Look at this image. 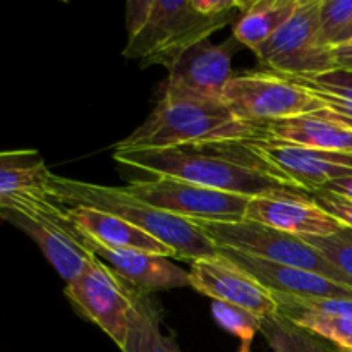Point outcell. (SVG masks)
<instances>
[{"label":"cell","instance_id":"1","mask_svg":"<svg viewBox=\"0 0 352 352\" xmlns=\"http://www.w3.org/2000/svg\"><path fill=\"white\" fill-rule=\"evenodd\" d=\"M113 160L151 175L181 179L246 198L265 195L309 196L268 162L251 141L222 140L167 150L113 151Z\"/></svg>","mask_w":352,"mask_h":352},{"label":"cell","instance_id":"2","mask_svg":"<svg viewBox=\"0 0 352 352\" xmlns=\"http://www.w3.org/2000/svg\"><path fill=\"white\" fill-rule=\"evenodd\" d=\"M222 140H267V127L236 119L222 100L164 86L150 116L113 151L167 150Z\"/></svg>","mask_w":352,"mask_h":352},{"label":"cell","instance_id":"3","mask_svg":"<svg viewBox=\"0 0 352 352\" xmlns=\"http://www.w3.org/2000/svg\"><path fill=\"white\" fill-rule=\"evenodd\" d=\"M47 196L65 206H88L112 213L136 229L155 237L168 248L179 260L196 261L201 258H219L220 251L201 227L191 220L146 205L131 196L126 188L93 184L79 179L52 174Z\"/></svg>","mask_w":352,"mask_h":352},{"label":"cell","instance_id":"4","mask_svg":"<svg viewBox=\"0 0 352 352\" xmlns=\"http://www.w3.org/2000/svg\"><path fill=\"white\" fill-rule=\"evenodd\" d=\"M232 16H206L195 0H131L127 2L126 58L140 67L164 65L170 71L186 50L230 24Z\"/></svg>","mask_w":352,"mask_h":352},{"label":"cell","instance_id":"5","mask_svg":"<svg viewBox=\"0 0 352 352\" xmlns=\"http://www.w3.org/2000/svg\"><path fill=\"white\" fill-rule=\"evenodd\" d=\"M0 219L30 236L65 284L96 258L89 241L79 232L67 212L47 195H16L0 199Z\"/></svg>","mask_w":352,"mask_h":352},{"label":"cell","instance_id":"6","mask_svg":"<svg viewBox=\"0 0 352 352\" xmlns=\"http://www.w3.org/2000/svg\"><path fill=\"white\" fill-rule=\"evenodd\" d=\"M195 223L205 230L217 248H227L272 263L315 272L337 284L352 289V278L333 267L320 251L309 246L301 237L250 220Z\"/></svg>","mask_w":352,"mask_h":352},{"label":"cell","instance_id":"7","mask_svg":"<svg viewBox=\"0 0 352 352\" xmlns=\"http://www.w3.org/2000/svg\"><path fill=\"white\" fill-rule=\"evenodd\" d=\"M222 102L236 119L265 127L275 120L308 116L325 109L311 89L278 72L234 76L223 89Z\"/></svg>","mask_w":352,"mask_h":352},{"label":"cell","instance_id":"8","mask_svg":"<svg viewBox=\"0 0 352 352\" xmlns=\"http://www.w3.org/2000/svg\"><path fill=\"white\" fill-rule=\"evenodd\" d=\"M320 2L299 0L292 16L258 50V60L292 78H315L337 69L333 48L320 43Z\"/></svg>","mask_w":352,"mask_h":352},{"label":"cell","instance_id":"9","mask_svg":"<svg viewBox=\"0 0 352 352\" xmlns=\"http://www.w3.org/2000/svg\"><path fill=\"white\" fill-rule=\"evenodd\" d=\"M126 191L146 205L191 222H241L251 199L165 175L131 181Z\"/></svg>","mask_w":352,"mask_h":352},{"label":"cell","instance_id":"10","mask_svg":"<svg viewBox=\"0 0 352 352\" xmlns=\"http://www.w3.org/2000/svg\"><path fill=\"white\" fill-rule=\"evenodd\" d=\"M65 298L79 315L95 323L122 347L134 308V289L120 280L98 256L93 258L78 278L65 284Z\"/></svg>","mask_w":352,"mask_h":352},{"label":"cell","instance_id":"11","mask_svg":"<svg viewBox=\"0 0 352 352\" xmlns=\"http://www.w3.org/2000/svg\"><path fill=\"white\" fill-rule=\"evenodd\" d=\"M189 280L199 294L246 309L260 320L278 313L274 294L246 272L227 261L222 254L219 258L192 261Z\"/></svg>","mask_w":352,"mask_h":352},{"label":"cell","instance_id":"12","mask_svg":"<svg viewBox=\"0 0 352 352\" xmlns=\"http://www.w3.org/2000/svg\"><path fill=\"white\" fill-rule=\"evenodd\" d=\"M254 148L296 186L313 195L337 179L352 175V155L313 150L277 140H254Z\"/></svg>","mask_w":352,"mask_h":352},{"label":"cell","instance_id":"13","mask_svg":"<svg viewBox=\"0 0 352 352\" xmlns=\"http://www.w3.org/2000/svg\"><path fill=\"white\" fill-rule=\"evenodd\" d=\"M237 48L239 43L234 36L222 45H213L210 40L192 45L168 71L165 86L222 100L223 89L234 78L232 55Z\"/></svg>","mask_w":352,"mask_h":352},{"label":"cell","instance_id":"14","mask_svg":"<svg viewBox=\"0 0 352 352\" xmlns=\"http://www.w3.org/2000/svg\"><path fill=\"white\" fill-rule=\"evenodd\" d=\"M244 220L298 237L330 236L342 227L339 220L320 208L311 196L301 195H265L251 198Z\"/></svg>","mask_w":352,"mask_h":352},{"label":"cell","instance_id":"15","mask_svg":"<svg viewBox=\"0 0 352 352\" xmlns=\"http://www.w3.org/2000/svg\"><path fill=\"white\" fill-rule=\"evenodd\" d=\"M219 251L227 261L246 272L274 294L294 298H352L351 287L337 284L315 272L272 263L227 248H219Z\"/></svg>","mask_w":352,"mask_h":352},{"label":"cell","instance_id":"16","mask_svg":"<svg viewBox=\"0 0 352 352\" xmlns=\"http://www.w3.org/2000/svg\"><path fill=\"white\" fill-rule=\"evenodd\" d=\"M93 253L131 289L140 292L191 287L189 272L168 256L136 250H109L89 243Z\"/></svg>","mask_w":352,"mask_h":352},{"label":"cell","instance_id":"17","mask_svg":"<svg viewBox=\"0 0 352 352\" xmlns=\"http://www.w3.org/2000/svg\"><path fill=\"white\" fill-rule=\"evenodd\" d=\"M65 212L79 232L96 246L109 248V250L146 251V253L174 258L172 251L165 244L112 213L100 212L88 206H69Z\"/></svg>","mask_w":352,"mask_h":352},{"label":"cell","instance_id":"18","mask_svg":"<svg viewBox=\"0 0 352 352\" xmlns=\"http://www.w3.org/2000/svg\"><path fill=\"white\" fill-rule=\"evenodd\" d=\"M268 140L284 141L313 150L352 155V129L337 122L322 110L308 116L267 124Z\"/></svg>","mask_w":352,"mask_h":352},{"label":"cell","instance_id":"19","mask_svg":"<svg viewBox=\"0 0 352 352\" xmlns=\"http://www.w3.org/2000/svg\"><path fill=\"white\" fill-rule=\"evenodd\" d=\"M52 174L38 150L0 151V199L16 195H47Z\"/></svg>","mask_w":352,"mask_h":352},{"label":"cell","instance_id":"20","mask_svg":"<svg viewBox=\"0 0 352 352\" xmlns=\"http://www.w3.org/2000/svg\"><path fill=\"white\" fill-rule=\"evenodd\" d=\"M122 352H181L170 333L164 332L162 309L157 299L148 292L134 291V308L131 313L127 337Z\"/></svg>","mask_w":352,"mask_h":352},{"label":"cell","instance_id":"21","mask_svg":"<svg viewBox=\"0 0 352 352\" xmlns=\"http://www.w3.org/2000/svg\"><path fill=\"white\" fill-rule=\"evenodd\" d=\"M299 0H253L248 2L234 24V38L258 54L263 43L270 40L292 16Z\"/></svg>","mask_w":352,"mask_h":352},{"label":"cell","instance_id":"22","mask_svg":"<svg viewBox=\"0 0 352 352\" xmlns=\"http://www.w3.org/2000/svg\"><path fill=\"white\" fill-rule=\"evenodd\" d=\"M274 298L277 301L278 313L292 323L316 333L333 346L352 349V316L320 315L301 308L284 294H274Z\"/></svg>","mask_w":352,"mask_h":352},{"label":"cell","instance_id":"23","mask_svg":"<svg viewBox=\"0 0 352 352\" xmlns=\"http://www.w3.org/2000/svg\"><path fill=\"white\" fill-rule=\"evenodd\" d=\"M260 333L274 352H337L329 340L298 327L280 313L261 320Z\"/></svg>","mask_w":352,"mask_h":352},{"label":"cell","instance_id":"24","mask_svg":"<svg viewBox=\"0 0 352 352\" xmlns=\"http://www.w3.org/2000/svg\"><path fill=\"white\" fill-rule=\"evenodd\" d=\"M212 315L226 332L232 333L241 340L239 352H251V344H253L254 336L260 332L261 327V320L258 316L246 311V309L219 301H213Z\"/></svg>","mask_w":352,"mask_h":352},{"label":"cell","instance_id":"25","mask_svg":"<svg viewBox=\"0 0 352 352\" xmlns=\"http://www.w3.org/2000/svg\"><path fill=\"white\" fill-rule=\"evenodd\" d=\"M352 26V0L320 2V43L336 48L342 34Z\"/></svg>","mask_w":352,"mask_h":352},{"label":"cell","instance_id":"26","mask_svg":"<svg viewBox=\"0 0 352 352\" xmlns=\"http://www.w3.org/2000/svg\"><path fill=\"white\" fill-rule=\"evenodd\" d=\"M323 254L336 268L352 278V229L342 226L337 232L322 237H301Z\"/></svg>","mask_w":352,"mask_h":352},{"label":"cell","instance_id":"27","mask_svg":"<svg viewBox=\"0 0 352 352\" xmlns=\"http://www.w3.org/2000/svg\"><path fill=\"white\" fill-rule=\"evenodd\" d=\"M292 78V76H291ZM299 85L306 86L316 91L330 93V95L342 96V98L352 100V72L344 69H333L325 74L315 76V78H294Z\"/></svg>","mask_w":352,"mask_h":352},{"label":"cell","instance_id":"28","mask_svg":"<svg viewBox=\"0 0 352 352\" xmlns=\"http://www.w3.org/2000/svg\"><path fill=\"white\" fill-rule=\"evenodd\" d=\"M309 196L320 208L325 210L336 220H339L342 226L352 229V199H347L330 191H316Z\"/></svg>","mask_w":352,"mask_h":352},{"label":"cell","instance_id":"29","mask_svg":"<svg viewBox=\"0 0 352 352\" xmlns=\"http://www.w3.org/2000/svg\"><path fill=\"white\" fill-rule=\"evenodd\" d=\"M311 91L315 93V95L322 100L323 105H325V109L322 110L323 113H327L329 117L336 119L337 122L344 124V126L351 127L352 129V100L342 98V96L330 95V93L316 91V89H311Z\"/></svg>","mask_w":352,"mask_h":352},{"label":"cell","instance_id":"30","mask_svg":"<svg viewBox=\"0 0 352 352\" xmlns=\"http://www.w3.org/2000/svg\"><path fill=\"white\" fill-rule=\"evenodd\" d=\"M322 191L336 192V195L352 199V175H347V177L337 179V181L330 182V184H327Z\"/></svg>","mask_w":352,"mask_h":352},{"label":"cell","instance_id":"31","mask_svg":"<svg viewBox=\"0 0 352 352\" xmlns=\"http://www.w3.org/2000/svg\"><path fill=\"white\" fill-rule=\"evenodd\" d=\"M333 54H336L337 69L352 72V47H337L333 48Z\"/></svg>","mask_w":352,"mask_h":352},{"label":"cell","instance_id":"32","mask_svg":"<svg viewBox=\"0 0 352 352\" xmlns=\"http://www.w3.org/2000/svg\"><path fill=\"white\" fill-rule=\"evenodd\" d=\"M349 41H352V26L349 28V30L346 31V33L342 34V38H340L339 40V43H337V47H344V45H347L349 43ZM336 47V48H337Z\"/></svg>","mask_w":352,"mask_h":352},{"label":"cell","instance_id":"33","mask_svg":"<svg viewBox=\"0 0 352 352\" xmlns=\"http://www.w3.org/2000/svg\"><path fill=\"white\" fill-rule=\"evenodd\" d=\"M336 349H337V352H352V349H349V347H337L336 346Z\"/></svg>","mask_w":352,"mask_h":352},{"label":"cell","instance_id":"34","mask_svg":"<svg viewBox=\"0 0 352 352\" xmlns=\"http://www.w3.org/2000/svg\"><path fill=\"white\" fill-rule=\"evenodd\" d=\"M344 47H352V41H349V43H347V45H344Z\"/></svg>","mask_w":352,"mask_h":352}]
</instances>
